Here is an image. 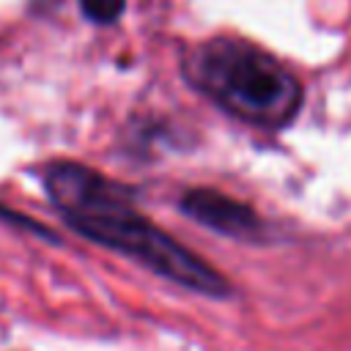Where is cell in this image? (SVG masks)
Masks as SVG:
<instances>
[{
    "mask_svg": "<svg viewBox=\"0 0 351 351\" xmlns=\"http://www.w3.org/2000/svg\"><path fill=\"white\" fill-rule=\"evenodd\" d=\"M80 3H82V11L88 19L104 25V22H115L121 16L126 0H80Z\"/></svg>",
    "mask_w": 351,
    "mask_h": 351,
    "instance_id": "4",
    "label": "cell"
},
{
    "mask_svg": "<svg viewBox=\"0 0 351 351\" xmlns=\"http://www.w3.org/2000/svg\"><path fill=\"white\" fill-rule=\"evenodd\" d=\"M181 211L189 214L197 225H203L219 236H228V239L255 241L261 236L258 214L247 203L228 197L217 189H189L181 197Z\"/></svg>",
    "mask_w": 351,
    "mask_h": 351,
    "instance_id": "3",
    "label": "cell"
},
{
    "mask_svg": "<svg viewBox=\"0 0 351 351\" xmlns=\"http://www.w3.org/2000/svg\"><path fill=\"white\" fill-rule=\"evenodd\" d=\"M192 74L217 104L258 126L288 123L302 101L293 74L271 55L241 41L206 44L192 63Z\"/></svg>",
    "mask_w": 351,
    "mask_h": 351,
    "instance_id": "2",
    "label": "cell"
},
{
    "mask_svg": "<svg viewBox=\"0 0 351 351\" xmlns=\"http://www.w3.org/2000/svg\"><path fill=\"white\" fill-rule=\"evenodd\" d=\"M44 186L66 222L85 239L137 261L181 288L203 296L230 293L222 274H217L192 250L181 247L148 217L137 214L129 192L101 173L74 162H55L44 173Z\"/></svg>",
    "mask_w": 351,
    "mask_h": 351,
    "instance_id": "1",
    "label": "cell"
}]
</instances>
